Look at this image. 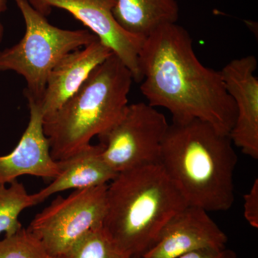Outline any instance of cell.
Segmentation results:
<instances>
[{"label":"cell","instance_id":"6da1fadb","mask_svg":"<svg viewBox=\"0 0 258 258\" xmlns=\"http://www.w3.org/2000/svg\"><path fill=\"white\" fill-rule=\"evenodd\" d=\"M141 91L148 103L170 112L173 123L206 122L230 134L237 111L220 71L204 66L189 32L177 23L159 27L144 39L139 55Z\"/></svg>","mask_w":258,"mask_h":258},{"label":"cell","instance_id":"7a4b0ae2","mask_svg":"<svg viewBox=\"0 0 258 258\" xmlns=\"http://www.w3.org/2000/svg\"><path fill=\"white\" fill-rule=\"evenodd\" d=\"M237 163L230 136L200 120L169 125L159 161L188 205L208 212L233 205Z\"/></svg>","mask_w":258,"mask_h":258},{"label":"cell","instance_id":"3957f363","mask_svg":"<svg viewBox=\"0 0 258 258\" xmlns=\"http://www.w3.org/2000/svg\"><path fill=\"white\" fill-rule=\"evenodd\" d=\"M189 206L159 164L120 171L106 191L103 229L130 258H140L161 231Z\"/></svg>","mask_w":258,"mask_h":258},{"label":"cell","instance_id":"277c9868","mask_svg":"<svg viewBox=\"0 0 258 258\" xmlns=\"http://www.w3.org/2000/svg\"><path fill=\"white\" fill-rule=\"evenodd\" d=\"M133 81L130 71L112 54L59 109L44 117L54 160L76 154L118 121L128 106Z\"/></svg>","mask_w":258,"mask_h":258},{"label":"cell","instance_id":"5b68a950","mask_svg":"<svg viewBox=\"0 0 258 258\" xmlns=\"http://www.w3.org/2000/svg\"><path fill=\"white\" fill-rule=\"evenodd\" d=\"M25 25L20 42L0 51V72L14 71L26 81V98L40 101L51 70L64 55L92 43L98 37L88 29L57 28L30 5L13 0Z\"/></svg>","mask_w":258,"mask_h":258},{"label":"cell","instance_id":"8992f818","mask_svg":"<svg viewBox=\"0 0 258 258\" xmlns=\"http://www.w3.org/2000/svg\"><path fill=\"white\" fill-rule=\"evenodd\" d=\"M108 184L74 190L57 196L39 212L27 230L50 253L61 257L90 231L103 227Z\"/></svg>","mask_w":258,"mask_h":258},{"label":"cell","instance_id":"52a82bcc","mask_svg":"<svg viewBox=\"0 0 258 258\" xmlns=\"http://www.w3.org/2000/svg\"><path fill=\"white\" fill-rule=\"evenodd\" d=\"M169 126L155 107L144 102L128 104L118 121L98 137L103 159L117 173L159 164Z\"/></svg>","mask_w":258,"mask_h":258},{"label":"cell","instance_id":"ba28073f","mask_svg":"<svg viewBox=\"0 0 258 258\" xmlns=\"http://www.w3.org/2000/svg\"><path fill=\"white\" fill-rule=\"evenodd\" d=\"M47 16L52 9L70 13L110 48L132 73L134 81L142 82L139 55L144 37L128 33L117 23L113 14L115 0H28Z\"/></svg>","mask_w":258,"mask_h":258},{"label":"cell","instance_id":"9c48e42d","mask_svg":"<svg viewBox=\"0 0 258 258\" xmlns=\"http://www.w3.org/2000/svg\"><path fill=\"white\" fill-rule=\"evenodd\" d=\"M257 61L254 55L234 59L220 71L225 89L237 111L230 138L241 152L258 159Z\"/></svg>","mask_w":258,"mask_h":258},{"label":"cell","instance_id":"30bf717a","mask_svg":"<svg viewBox=\"0 0 258 258\" xmlns=\"http://www.w3.org/2000/svg\"><path fill=\"white\" fill-rule=\"evenodd\" d=\"M228 238L209 212L187 206L161 231L154 245L140 258H178L192 251L227 247Z\"/></svg>","mask_w":258,"mask_h":258},{"label":"cell","instance_id":"8fae6325","mask_svg":"<svg viewBox=\"0 0 258 258\" xmlns=\"http://www.w3.org/2000/svg\"><path fill=\"white\" fill-rule=\"evenodd\" d=\"M30 119L16 147L0 156V184H9L24 175L55 179L60 174L58 161L51 155L50 144L44 132L43 113L38 102L27 98Z\"/></svg>","mask_w":258,"mask_h":258},{"label":"cell","instance_id":"7c38bea8","mask_svg":"<svg viewBox=\"0 0 258 258\" xmlns=\"http://www.w3.org/2000/svg\"><path fill=\"white\" fill-rule=\"evenodd\" d=\"M112 54L110 48L97 40L64 55L51 70L45 92L37 101L44 117L59 109L79 91L93 70Z\"/></svg>","mask_w":258,"mask_h":258},{"label":"cell","instance_id":"4fadbf2b","mask_svg":"<svg viewBox=\"0 0 258 258\" xmlns=\"http://www.w3.org/2000/svg\"><path fill=\"white\" fill-rule=\"evenodd\" d=\"M103 144L87 147L58 161L60 174L46 187L35 193L38 204L52 195L70 189H81L108 184L118 173L111 169L103 157Z\"/></svg>","mask_w":258,"mask_h":258},{"label":"cell","instance_id":"5bb4252c","mask_svg":"<svg viewBox=\"0 0 258 258\" xmlns=\"http://www.w3.org/2000/svg\"><path fill=\"white\" fill-rule=\"evenodd\" d=\"M113 16L123 30L146 38L159 27L177 22L176 0H115Z\"/></svg>","mask_w":258,"mask_h":258},{"label":"cell","instance_id":"9a60e30c","mask_svg":"<svg viewBox=\"0 0 258 258\" xmlns=\"http://www.w3.org/2000/svg\"><path fill=\"white\" fill-rule=\"evenodd\" d=\"M38 205L35 194L30 195L23 183L15 180L0 184V235H14L23 228L20 215L26 209Z\"/></svg>","mask_w":258,"mask_h":258},{"label":"cell","instance_id":"2e32d148","mask_svg":"<svg viewBox=\"0 0 258 258\" xmlns=\"http://www.w3.org/2000/svg\"><path fill=\"white\" fill-rule=\"evenodd\" d=\"M60 258H130L103 229L88 232Z\"/></svg>","mask_w":258,"mask_h":258},{"label":"cell","instance_id":"e0dca14e","mask_svg":"<svg viewBox=\"0 0 258 258\" xmlns=\"http://www.w3.org/2000/svg\"><path fill=\"white\" fill-rule=\"evenodd\" d=\"M0 258H60L52 255L27 228L0 240Z\"/></svg>","mask_w":258,"mask_h":258},{"label":"cell","instance_id":"ac0fdd59","mask_svg":"<svg viewBox=\"0 0 258 258\" xmlns=\"http://www.w3.org/2000/svg\"><path fill=\"white\" fill-rule=\"evenodd\" d=\"M244 217L251 227L258 228V179H254L248 192L244 195Z\"/></svg>","mask_w":258,"mask_h":258},{"label":"cell","instance_id":"d6986e66","mask_svg":"<svg viewBox=\"0 0 258 258\" xmlns=\"http://www.w3.org/2000/svg\"><path fill=\"white\" fill-rule=\"evenodd\" d=\"M178 258H238L235 251L227 248L203 249L192 251Z\"/></svg>","mask_w":258,"mask_h":258},{"label":"cell","instance_id":"ffe728a7","mask_svg":"<svg viewBox=\"0 0 258 258\" xmlns=\"http://www.w3.org/2000/svg\"><path fill=\"white\" fill-rule=\"evenodd\" d=\"M8 9V0H0V44L4 37V26L1 21V16Z\"/></svg>","mask_w":258,"mask_h":258}]
</instances>
